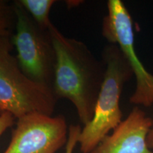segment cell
Wrapping results in <instances>:
<instances>
[{
  "label": "cell",
  "mask_w": 153,
  "mask_h": 153,
  "mask_svg": "<svg viewBox=\"0 0 153 153\" xmlns=\"http://www.w3.org/2000/svg\"><path fill=\"white\" fill-rule=\"evenodd\" d=\"M153 120L135 106L128 117L90 153H153L147 139Z\"/></svg>",
  "instance_id": "52a82bcc"
},
{
  "label": "cell",
  "mask_w": 153,
  "mask_h": 153,
  "mask_svg": "<svg viewBox=\"0 0 153 153\" xmlns=\"http://www.w3.org/2000/svg\"><path fill=\"white\" fill-rule=\"evenodd\" d=\"M16 22V16L13 3L0 0V34L12 33Z\"/></svg>",
  "instance_id": "9c48e42d"
},
{
  "label": "cell",
  "mask_w": 153,
  "mask_h": 153,
  "mask_svg": "<svg viewBox=\"0 0 153 153\" xmlns=\"http://www.w3.org/2000/svg\"><path fill=\"white\" fill-rule=\"evenodd\" d=\"M16 22L12 42L23 73L37 85L53 91L56 54L48 30L40 27L19 1H14Z\"/></svg>",
  "instance_id": "277c9868"
},
{
  "label": "cell",
  "mask_w": 153,
  "mask_h": 153,
  "mask_svg": "<svg viewBox=\"0 0 153 153\" xmlns=\"http://www.w3.org/2000/svg\"><path fill=\"white\" fill-rule=\"evenodd\" d=\"M147 143H148V148L150 150H153V126L151 128L150 131L149 132L148 135V139H147Z\"/></svg>",
  "instance_id": "7c38bea8"
},
{
  "label": "cell",
  "mask_w": 153,
  "mask_h": 153,
  "mask_svg": "<svg viewBox=\"0 0 153 153\" xmlns=\"http://www.w3.org/2000/svg\"><path fill=\"white\" fill-rule=\"evenodd\" d=\"M101 56L106 65L104 81L92 119L84 126L80 133L78 143L82 153H90L121 123L120 95L124 85L133 76L128 62L116 45H106Z\"/></svg>",
  "instance_id": "7a4b0ae2"
},
{
  "label": "cell",
  "mask_w": 153,
  "mask_h": 153,
  "mask_svg": "<svg viewBox=\"0 0 153 153\" xmlns=\"http://www.w3.org/2000/svg\"><path fill=\"white\" fill-rule=\"evenodd\" d=\"M15 119L16 118L10 112L0 111V137L7 129L14 126Z\"/></svg>",
  "instance_id": "8fae6325"
},
{
  "label": "cell",
  "mask_w": 153,
  "mask_h": 153,
  "mask_svg": "<svg viewBox=\"0 0 153 153\" xmlns=\"http://www.w3.org/2000/svg\"><path fill=\"white\" fill-rule=\"evenodd\" d=\"M82 131V128L79 125H72L69 127V134L68 142L66 143L65 152L73 153L74 149L79 143V137Z\"/></svg>",
  "instance_id": "30bf717a"
},
{
  "label": "cell",
  "mask_w": 153,
  "mask_h": 153,
  "mask_svg": "<svg viewBox=\"0 0 153 153\" xmlns=\"http://www.w3.org/2000/svg\"><path fill=\"white\" fill-rule=\"evenodd\" d=\"M68 134L63 116L29 113L17 119L4 153H55L66 145Z\"/></svg>",
  "instance_id": "8992f818"
},
{
  "label": "cell",
  "mask_w": 153,
  "mask_h": 153,
  "mask_svg": "<svg viewBox=\"0 0 153 153\" xmlns=\"http://www.w3.org/2000/svg\"><path fill=\"white\" fill-rule=\"evenodd\" d=\"M48 30L56 54L53 94L72 103L85 126L94 114L106 65L83 42L66 37L53 24Z\"/></svg>",
  "instance_id": "6da1fadb"
},
{
  "label": "cell",
  "mask_w": 153,
  "mask_h": 153,
  "mask_svg": "<svg viewBox=\"0 0 153 153\" xmlns=\"http://www.w3.org/2000/svg\"><path fill=\"white\" fill-rule=\"evenodd\" d=\"M13 34H0V111L10 112L16 119L32 112L52 116L57 99L51 89L23 73L12 53Z\"/></svg>",
  "instance_id": "3957f363"
},
{
  "label": "cell",
  "mask_w": 153,
  "mask_h": 153,
  "mask_svg": "<svg viewBox=\"0 0 153 153\" xmlns=\"http://www.w3.org/2000/svg\"><path fill=\"white\" fill-rule=\"evenodd\" d=\"M34 22L41 28L48 29L52 24L50 20L51 8L55 4V0H19Z\"/></svg>",
  "instance_id": "ba28073f"
},
{
  "label": "cell",
  "mask_w": 153,
  "mask_h": 153,
  "mask_svg": "<svg viewBox=\"0 0 153 153\" xmlns=\"http://www.w3.org/2000/svg\"><path fill=\"white\" fill-rule=\"evenodd\" d=\"M108 14L102 23V35L111 44L119 48L127 60L136 85L130 102L149 107L153 105V75L145 69L135 52V36L131 16L120 0H108Z\"/></svg>",
  "instance_id": "5b68a950"
}]
</instances>
